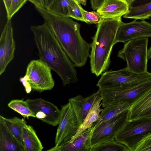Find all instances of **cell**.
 Listing matches in <instances>:
<instances>
[{
    "label": "cell",
    "mask_w": 151,
    "mask_h": 151,
    "mask_svg": "<svg viewBox=\"0 0 151 151\" xmlns=\"http://www.w3.org/2000/svg\"><path fill=\"white\" fill-rule=\"evenodd\" d=\"M15 49L11 19H7L0 38V75L14 57Z\"/></svg>",
    "instance_id": "4fadbf2b"
},
{
    "label": "cell",
    "mask_w": 151,
    "mask_h": 151,
    "mask_svg": "<svg viewBox=\"0 0 151 151\" xmlns=\"http://www.w3.org/2000/svg\"><path fill=\"white\" fill-rule=\"evenodd\" d=\"M3 1L5 7L6 14H7L9 11L12 0H3Z\"/></svg>",
    "instance_id": "e575fe53"
},
{
    "label": "cell",
    "mask_w": 151,
    "mask_h": 151,
    "mask_svg": "<svg viewBox=\"0 0 151 151\" xmlns=\"http://www.w3.org/2000/svg\"><path fill=\"white\" fill-rule=\"evenodd\" d=\"M8 105L9 107L20 114L24 118L28 119L29 117L35 118L27 103L23 99L12 100Z\"/></svg>",
    "instance_id": "cb8c5ba5"
},
{
    "label": "cell",
    "mask_w": 151,
    "mask_h": 151,
    "mask_svg": "<svg viewBox=\"0 0 151 151\" xmlns=\"http://www.w3.org/2000/svg\"><path fill=\"white\" fill-rule=\"evenodd\" d=\"M19 81L24 87L26 92L28 93H29L32 89L28 81L27 76L25 75L24 76L20 77Z\"/></svg>",
    "instance_id": "1f68e13d"
},
{
    "label": "cell",
    "mask_w": 151,
    "mask_h": 151,
    "mask_svg": "<svg viewBox=\"0 0 151 151\" xmlns=\"http://www.w3.org/2000/svg\"><path fill=\"white\" fill-rule=\"evenodd\" d=\"M35 118L53 126L58 125L61 110L52 103L40 98L26 101Z\"/></svg>",
    "instance_id": "8fae6325"
},
{
    "label": "cell",
    "mask_w": 151,
    "mask_h": 151,
    "mask_svg": "<svg viewBox=\"0 0 151 151\" xmlns=\"http://www.w3.org/2000/svg\"><path fill=\"white\" fill-rule=\"evenodd\" d=\"M151 151V135L143 140L139 144L135 151Z\"/></svg>",
    "instance_id": "f546056e"
},
{
    "label": "cell",
    "mask_w": 151,
    "mask_h": 151,
    "mask_svg": "<svg viewBox=\"0 0 151 151\" xmlns=\"http://www.w3.org/2000/svg\"><path fill=\"white\" fill-rule=\"evenodd\" d=\"M0 151H24L0 115Z\"/></svg>",
    "instance_id": "ac0fdd59"
},
{
    "label": "cell",
    "mask_w": 151,
    "mask_h": 151,
    "mask_svg": "<svg viewBox=\"0 0 151 151\" xmlns=\"http://www.w3.org/2000/svg\"><path fill=\"white\" fill-rule=\"evenodd\" d=\"M27 1V0H12L9 12L7 14V19H11Z\"/></svg>",
    "instance_id": "f1b7e54d"
},
{
    "label": "cell",
    "mask_w": 151,
    "mask_h": 151,
    "mask_svg": "<svg viewBox=\"0 0 151 151\" xmlns=\"http://www.w3.org/2000/svg\"><path fill=\"white\" fill-rule=\"evenodd\" d=\"M93 130L88 129L76 138L66 144L55 146L48 151H91V137Z\"/></svg>",
    "instance_id": "5bb4252c"
},
{
    "label": "cell",
    "mask_w": 151,
    "mask_h": 151,
    "mask_svg": "<svg viewBox=\"0 0 151 151\" xmlns=\"http://www.w3.org/2000/svg\"><path fill=\"white\" fill-rule=\"evenodd\" d=\"M147 59H151V46L147 51Z\"/></svg>",
    "instance_id": "d590c367"
},
{
    "label": "cell",
    "mask_w": 151,
    "mask_h": 151,
    "mask_svg": "<svg viewBox=\"0 0 151 151\" xmlns=\"http://www.w3.org/2000/svg\"><path fill=\"white\" fill-rule=\"evenodd\" d=\"M33 4L35 6L47 9L52 0H27Z\"/></svg>",
    "instance_id": "4dcf8cb0"
},
{
    "label": "cell",
    "mask_w": 151,
    "mask_h": 151,
    "mask_svg": "<svg viewBox=\"0 0 151 151\" xmlns=\"http://www.w3.org/2000/svg\"><path fill=\"white\" fill-rule=\"evenodd\" d=\"M128 109L102 123L93 130L92 146L115 140L116 136L128 121Z\"/></svg>",
    "instance_id": "9c48e42d"
},
{
    "label": "cell",
    "mask_w": 151,
    "mask_h": 151,
    "mask_svg": "<svg viewBox=\"0 0 151 151\" xmlns=\"http://www.w3.org/2000/svg\"><path fill=\"white\" fill-rule=\"evenodd\" d=\"M92 8L97 10L101 6L104 0H90Z\"/></svg>",
    "instance_id": "d6a6232c"
},
{
    "label": "cell",
    "mask_w": 151,
    "mask_h": 151,
    "mask_svg": "<svg viewBox=\"0 0 151 151\" xmlns=\"http://www.w3.org/2000/svg\"><path fill=\"white\" fill-rule=\"evenodd\" d=\"M35 8L75 66L81 67L85 65L89 56L91 44L82 37L80 24L70 17L40 7Z\"/></svg>",
    "instance_id": "6da1fadb"
},
{
    "label": "cell",
    "mask_w": 151,
    "mask_h": 151,
    "mask_svg": "<svg viewBox=\"0 0 151 151\" xmlns=\"http://www.w3.org/2000/svg\"><path fill=\"white\" fill-rule=\"evenodd\" d=\"M148 38L133 39L124 43L117 56L127 63L126 68L133 73L142 74L147 71Z\"/></svg>",
    "instance_id": "277c9868"
},
{
    "label": "cell",
    "mask_w": 151,
    "mask_h": 151,
    "mask_svg": "<svg viewBox=\"0 0 151 151\" xmlns=\"http://www.w3.org/2000/svg\"><path fill=\"white\" fill-rule=\"evenodd\" d=\"M151 88V78L138 84L129 87L99 88L103 107L118 103L132 105L142 95Z\"/></svg>",
    "instance_id": "5b68a950"
},
{
    "label": "cell",
    "mask_w": 151,
    "mask_h": 151,
    "mask_svg": "<svg viewBox=\"0 0 151 151\" xmlns=\"http://www.w3.org/2000/svg\"><path fill=\"white\" fill-rule=\"evenodd\" d=\"M78 2L84 6H86V0H76Z\"/></svg>",
    "instance_id": "8d00e7d4"
},
{
    "label": "cell",
    "mask_w": 151,
    "mask_h": 151,
    "mask_svg": "<svg viewBox=\"0 0 151 151\" xmlns=\"http://www.w3.org/2000/svg\"><path fill=\"white\" fill-rule=\"evenodd\" d=\"M30 29L40 59L58 75L63 86L76 83L78 78L75 66L47 24L44 22L31 26Z\"/></svg>",
    "instance_id": "7a4b0ae2"
},
{
    "label": "cell",
    "mask_w": 151,
    "mask_h": 151,
    "mask_svg": "<svg viewBox=\"0 0 151 151\" xmlns=\"http://www.w3.org/2000/svg\"><path fill=\"white\" fill-rule=\"evenodd\" d=\"M151 78V73L147 72L138 74L124 68L104 73L96 85L99 88L129 87L144 82Z\"/></svg>",
    "instance_id": "ba28073f"
},
{
    "label": "cell",
    "mask_w": 151,
    "mask_h": 151,
    "mask_svg": "<svg viewBox=\"0 0 151 151\" xmlns=\"http://www.w3.org/2000/svg\"><path fill=\"white\" fill-rule=\"evenodd\" d=\"M7 127L15 136L24 150V144L22 138V130L27 124L24 118L17 117L6 118L1 116Z\"/></svg>",
    "instance_id": "7402d4cb"
},
{
    "label": "cell",
    "mask_w": 151,
    "mask_h": 151,
    "mask_svg": "<svg viewBox=\"0 0 151 151\" xmlns=\"http://www.w3.org/2000/svg\"><path fill=\"white\" fill-rule=\"evenodd\" d=\"M129 5V7L135 0H124Z\"/></svg>",
    "instance_id": "74e56055"
},
{
    "label": "cell",
    "mask_w": 151,
    "mask_h": 151,
    "mask_svg": "<svg viewBox=\"0 0 151 151\" xmlns=\"http://www.w3.org/2000/svg\"><path fill=\"white\" fill-rule=\"evenodd\" d=\"M70 0H52L47 10L54 14L68 17V7Z\"/></svg>",
    "instance_id": "484cf974"
},
{
    "label": "cell",
    "mask_w": 151,
    "mask_h": 151,
    "mask_svg": "<svg viewBox=\"0 0 151 151\" xmlns=\"http://www.w3.org/2000/svg\"><path fill=\"white\" fill-rule=\"evenodd\" d=\"M136 20L127 23L122 22L116 33L115 44L125 43L134 39L151 37V23L145 20Z\"/></svg>",
    "instance_id": "7c38bea8"
},
{
    "label": "cell",
    "mask_w": 151,
    "mask_h": 151,
    "mask_svg": "<svg viewBox=\"0 0 151 151\" xmlns=\"http://www.w3.org/2000/svg\"><path fill=\"white\" fill-rule=\"evenodd\" d=\"M80 7L85 22L87 23L98 24L103 19L97 11H87L83 9L80 4Z\"/></svg>",
    "instance_id": "83f0119b"
},
{
    "label": "cell",
    "mask_w": 151,
    "mask_h": 151,
    "mask_svg": "<svg viewBox=\"0 0 151 151\" xmlns=\"http://www.w3.org/2000/svg\"><path fill=\"white\" fill-rule=\"evenodd\" d=\"M129 6L124 0H104L97 10L103 19L121 17L128 12Z\"/></svg>",
    "instance_id": "e0dca14e"
},
{
    "label": "cell",
    "mask_w": 151,
    "mask_h": 151,
    "mask_svg": "<svg viewBox=\"0 0 151 151\" xmlns=\"http://www.w3.org/2000/svg\"><path fill=\"white\" fill-rule=\"evenodd\" d=\"M131 105L127 103H118L104 107L99 114L100 119L93 123L91 127L92 129L93 130L102 123L129 109Z\"/></svg>",
    "instance_id": "44dd1931"
},
{
    "label": "cell",
    "mask_w": 151,
    "mask_h": 151,
    "mask_svg": "<svg viewBox=\"0 0 151 151\" xmlns=\"http://www.w3.org/2000/svg\"><path fill=\"white\" fill-rule=\"evenodd\" d=\"M151 117V88L142 95L128 109V121Z\"/></svg>",
    "instance_id": "9a60e30c"
},
{
    "label": "cell",
    "mask_w": 151,
    "mask_h": 151,
    "mask_svg": "<svg viewBox=\"0 0 151 151\" xmlns=\"http://www.w3.org/2000/svg\"><path fill=\"white\" fill-rule=\"evenodd\" d=\"M60 110L61 117L55 138L56 146L70 141L81 125L70 103L62 106Z\"/></svg>",
    "instance_id": "30bf717a"
},
{
    "label": "cell",
    "mask_w": 151,
    "mask_h": 151,
    "mask_svg": "<svg viewBox=\"0 0 151 151\" xmlns=\"http://www.w3.org/2000/svg\"><path fill=\"white\" fill-rule=\"evenodd\" d=\"M24 151H41L44 147L32 127L26 125L22 129Z\"/></svg>",
    "instance_id": "ffe728a7"
},
{
    "label": "cell",
    "mask_w": 151,
    "mask_h": 151,
    "mask_svg": "<svg viewBox=\"0 0 151 151\" xmlns=\"http://www.w3.org/2000/svg\"><path fill=\"white\" fill-rule=\"evenodd\" d=\"M124 18L135 20H145L151 17V1L134 6H130Z\"/></svg>",
    "instance_id": "603a6c76"
},
{
    "label": "cell",
    "mask_w": 151,
    "mask_h": 151,
    "mask_svg": "<svg viewBox=\"0 0 151 151\" xmlns=\"http://www.w3.org/2000/svg\"><path fill=\"white\" fill-rule=\"evenodd\" d=\"M121 17L103 19L98 24L96 31L92 37L89 55L91 70L99 76L110 66V56Z\"/></svg>",
    "instance_id": "3957f363"
},
{
    "label": "cell",
    "mask_w": 151,
    "mask_h": 151,
    "mask_svg": "<svg viewBox=\"0 0 151 151\" xmlns=\"http://www.w3.org/2000/svg\"><path fill=\"white\" fill-rule=\"evenodd\" d=\"M151 135V117L128 121L116 136V142L135 151L144 139Z\"/></svg>",
    "instance_id": "8992f818"
},
{
    "label": "cell",
    "mask_w": 151,
    "mask_h": 151,
    "mask_svg": "<svg viewBox=\"0 0 151 151\" xmlns=\"http://www.w3.org/2000/svg\"><path fill=\"white\" fill-rule=\"evenodd\" d=\"M100 96V92L98 90L96 92L86 97L78 95L69 99L68 102L71 104L81 125L97 97Z\"/></svg>",
    "instance_id": "2e32d148"
},
{
    "label": "cell",
    "mask_w": 151,
    "mask_h": 151,
    "mask_svg": "<svg viewBox=\"0 0 151 151\" xmlns=\"http://www.w3.org/2000/svg\"><path fill=\"white\" fill-rule=\"evenodd\" d=\"M51 70L40 59L30 61L27 67L25 75L32 90L41 93L53 88L55 82Z\"/></svg>",
    "instance_id": "52a82bcc"
},
{
    "label": "cell",
    "mask_w": 151,
    "mask_h": 151,
    "mask_svg": "<svg viewBox=\"0 0 151 151\" xmlns=\"http://www.w3.org/2000/svg\"><path fill=\"white\" fill-rule=\"evenodd\" d=\"M102 101V99L101 97L100 96H99L83 122L80 126L76 134L70 141L73 139L86 130L91 128L93 123L100 119L99 114L103 110V109L101 108V106L102 105L101 103Z\"/></svg>",
    "instance_id": "d6986e66"
},
{
    "label": "cell",
    "mask_w": 151,
    "mask_h": 151,
    "mask_svg": "<svg viewBox=\"0 0 151 151\" xmlns=\"http://www.w3.org/2000/svg\"><path fill=\"white\" fill-rule=\"evenodd\" d=\"M91 151H129L124 145L115 140L106 142L94 145Z\"/></svg>",
    "instance_id": "d4e9b609"
},
{
    "label": "cell",
    "mask_w": 151,
    "mask_h": 151,
    "mask_svg": "<svg viewBox=\"0 0 151 151\" xmlns=\"http://www.w3.org/2000/svg\"><path fill=\"white\" fill-rule=\"evenodd\" d=\"M151 1V0H135L130 6L143 5Z\"/></svg>",
    "instance_id": "836d02e7"
},
{
    "label": "cell",
    "mask_w": 151,
    "mask_h": 151,
    "mask_svg": "<svg viewBox=\"0 0 151 151\" xmlns=\"http://www.w3.org/2000/svg\"><path fill=\"white\" fill-rule=\"evenodd\" d=\"M80 4L76 0H70L68 7V17L85 22L80 7Z\"/></svg>",
    "instance_id": "4316f807"
}]
</instances>
